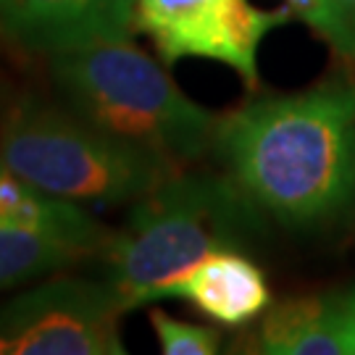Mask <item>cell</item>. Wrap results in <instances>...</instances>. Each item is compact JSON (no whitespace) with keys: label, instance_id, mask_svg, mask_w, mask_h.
I'll list each match as a JSON object with an SVG mask.
<instances>
[{"label":"cell","instance_id":"1","mask_svg":"<svg viewBox=\"0 0 355 355\" xmlns=\"http://www.w3.org/2000/svg\"><path fill=\"white\" fill-rule=\"evenodd\" d=\"M214 150L263 216L318 227L355 200V85L245 103L218 119Z\"/></svg>","mask_w":355,"mask_h":355},{"label":"cell","instance_id":"2","mask_svg":"<svg viewBox=\"0 0 355 355\" xmlns=\"http://www.w3.org/2000/svg\"><path fill=\"white\" fill-rule=\"evenodd\" d=\"M261 218L232 177L179 168L140 198L124 229L111 234L101 253L105 282L124 311L164 300L203 258L253 242Z\"/></svg>","mask_w":355,"mask_h":355},{"label":"cell","instance_id":"3","mask_svg":"<svg viewBox=\"0 0 355 355\" xmlns=\"http://www.w3.org/2000/svg\"><path fill=\"white\" fill-rule=\"evenodd\" d=\"M51 74L74 114L119 140L179 166L214 150L218 116L190 101L129 37L51 55Z\"/></svg>","mask_w":355,"mask_h":355},{"label":"cell","instance_id":"4","mask_svg":"<svg viewBox=\"0 0 355 355\" xmlns=\"http://www.w3.org/2000/svg\"><path fill=\"white\" fill-rule=\"evenodd\" d=\"M0 161L55 198L98 205L137 203L184 168L37 98H19L6 108Z\"/></svg>","mask_w":355,"mask_h":355},{"label":"cell","instance_id":"5","mask_svg":"<svg viewBox=\"0 0 355 355\" xmlns=\"http://www.w3.org/2000/svg\"><path fill=\"white\" fill-rule=\"evenodd\" d=\"M121 313L105 279L42 282L0 305V355H121Z\"/></svg>","mask_w":355,"mask_h":355},{"label":"cell","instance_id":"6","mask_svg":"<svg viewBox=\"0 0 355 355\" xmlns=\"http://www.w3.org/2000/svg\"><path fill=\"white\" fill-rule=\"evenodd\" d=\"M282 6L263 11L250 0H137L135 32L153 40L166 64L182 58L218 61L237 71L248 89L258 87V48L287 24Z\"/></svg>","mask_w":355,"mask_h":355},{"label":"cell","instance_id":"7","mask_svg":"<svg viewBox=\"0 0 355 355\" xmlns=\"http://www.w3.org/2000/svg\"><path fill=\"white\" fill-rule=\"evenodd\" d=\"M137 0H0V37L29 53L58 55L135 32Z\"/></svg>","mask_w":355,"mask_h":355},{"label":"cell","instance_id":"8","mask_svg":"<svg viewBox=\"0 0 355 355\" xmlns=\"http://www.w3.org/2000/svg\"><path fill=\"white\" fill-rule=\"evenodd\" d=\"M255 353L355 355V284L268 305Z\"/></svg>","mask_w":355,"mask_h":355},{"label":"cell","instance_id":"9","mask_svg":"<svg viewBox=\"0 0 355 355\" xmlns=\"http://www.w3.org/2000/svg\"><path fill=\"white\" fill-rule=\"evenodd\" d=\"M166 297H182L221 327H245L271 305L263 271L242 250H218L179 277Z\"/></svg>","mask_w":355,"mask_h":355},{"label":"cell","instance_id":"10","mask_svg":"<svg viewBox=\"0 0 355 355\" xmlns=\"http://www.w3.org/2000/svg\"><path fill=\"white\" fill-rule=\"evenodd\" d=\"M0 221L45 232L71 242L89 255H101L114 232L98 224L79 203L55 198L26 182L0 161Z\"/></svg>","mask_w":355,"mask_h":355},{"label":"cell","instance_id":"11","mask_svg":"<svg viewBox=\"0 0 355 355\" xmlns=\"http://www.w3.org/2000/svg\"><path fill=\"white\" fill-rule=\"evenodd\" d=\"M87 255L61 237L0 221V290L51 277Z\"/></svg>","mask_w":355,"mask_h":355},{"label":"cell","instance_id":"12","mask_svg":"<svg viewBox=\"0 0 355 355\" xmlns=\"http://www.w3.org/2000/svg\"><path fill=\"white\" fill-rule=\"evenodd\" d=\"M284 8L334 55L355 64V0H284Z\"/></svg>","mask_w":355,"mask_h":355},{"label":"cell","instance_id":"13","mask_svg":"<svg viewBox=\"0 0 355 355\" xmlns=\"http://www.w3.org/2000/svg\"><path fill=\"white\" fill-rule=\"evenodd\" d=\"M150 324L166 355H214L221 350V337L211 327L182 321L158 308L150 311Z\"/></svg>","mask_w":355,"mask_h":355}]
</instances>
